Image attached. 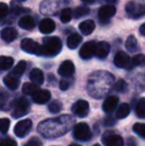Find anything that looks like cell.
Here are the masks:
<instances>
[{
    "label": "cell",
    "instance_id": "12",
    "mask_svg": "<svg viewBox=\"0 0 145 146\" xmlns=\"http://www.w3.org/2000/svg\"><path fill=\"white\" fill-rule=\"evenodd\" d=\"M110 51V46L107 42H99L95 43V55L99 59H105L107 57Z\"/></svg>",
    "mask_w": 145,
    "mask_h": 146
},
{
    "label": "cell",
    "instance_id": "8",
    "mask_svg": "<svg viewBox=\"0 0 145 146\" xmlns=\"http://www.w3.org/2000/svg\"><path fill=\"white\" fill-rule=\"evenodd\" d=\"M103 142L105 146H123V139L120 135L107 133L103 136Z\"/></svg>",
    "mask_w": 145,
    "mask_h": 146
},
{
    "label": "cell",
    "instance_id": "10",
    "mask_svg": "<svg viewBox=\"0 0 145 146\" xmlns=\"http://www.w3.org/2000/svg\"><path fill=\"white\" fill-rule=\"evenodd\" d=\"M40 45L36 42V41L32 40V39H23L21 42V49L26 53L29 54H38Z\"/></svg>",
    "mask_w": 145,
    "mask_h": 146
},
{
    "label": "cell",
    "instance_id": "35",
    "mask_svg": "<svg viewBox=\"0 0 145 146\" xmlns=\"http://www.w3.org/2000/svg\"><path fill=\"white\" fill-rule=\"evenodd\" d=\"M113 88L116 90V92H125L126 88H127V85H126V83L123 81V80H119V81L114 85Z\"/></svg>",
    "mask_w": 145,
    "mask_h": 146
},
{
    "label": "cell",
    "instance_id": "21",
    "mask_svg": "<svg viewBox=\"0 0 145 146\" xmlns=\"http://www.w3.org/2000/svg\"><path fill=\"white\" fill-rule=\"evenodd\" d=\"M81 41H83V38H81V35L77 34V33H73V34L70 35L68 37V39H67V46L69 47V49L73 50V49L79 47V45L81 43Z\"/></svg>",
    "mask_w": 145,
    "mask_h": 146
},
{
    "label": "cell",
    "instance_id": "28",
    "mask_svg": "<svg viewBox=\"0 0 145 146\" xmlns=\"http://www.w3.org/2000/svg\"><path fill=\"white\" fill-rule=\"evenodd\" d=\"M61 21L63 23H69L73 19V11L70 8H64L61 12Z\"/></svg>",
    "mask_w": 145,
    "mask_h": 146
},
{
    "label": "cell",
    "instance_id": "38",
    "mask_svg": "<svg viewBox=\"0 0 145 146\" xmlns=\"http://www.w3.org/2000/svg\"><path fill=\"white\" fill-rule=\"evenodd\" d=\"M11 10L14 14H20L21 12L25 11V8L21 7V6H19L18 4H15V2L13 1L11 4Z\"/></svg>",
    "mask_w": 145,
    "mask_h": 146
},
{
    "label": "cell",
    "instance_id": "15",
    "mask_svg": "<svg viewBox=\"0 0 145 146\" xmlns=\"http://www.w3.org/2000/svg\"><path fill=\"white\" fill-rule=\"evenodd\" d=\"M51 98V92L48 90H38L35 94H33V100L34 102L38 104H46L50 100Z\"/></svg>",
    "mask_w": 145,
    "mask_h": 146
},
{
    "label": "cell",
    "instance_id": "6",
    "mask_svg": "<svg viewBox=\"0 0 145 146\" xmlns=\"http://www.w3.org/2000/svg\"><path fill=\"white\" fill-rule=\"evenodd\" d=\"M89 102L83 100H77L72 106V111L77 117H85L87 115V113H89Z\"/></svg>",
    "mask_w": 145,
    "mask_h": 146
},
{
    "label": "cell",
    "instance_id": "16",
    "mask_svg": "<svg viewBox=\"0 0 145 146\" xmlns=\"http://www.w3.org/2000/svg\"><path fill=\"white\" fill-rule=\"evenodd\" d=\"M118 104V98L115 96H110L107 98H105V100L103 102V110L105 112L107 113H111L113 110H115L116 106Z\"/></svg>",
    "mask_w": 145,
    "mask_h": 146
},
{
    "label": "cell",
    "instance_id": "47",
    "mask_svg": "<svg viewBox=\"0 0 145 146\" xmlns=\"http://www.w3.org/2000/svg\"><path fill=\"white\" fill-rule=\"evenodd\" d=\"M17 1H19V2H24V1H26V0H17Z\"/></svg>",
    "mask_w": 145,
    "mask_h": 146
},
{
    "label": "cell",
    "instance_id": "40",
    "mask_svg": "<svg viewBox=\"0 0 145 146\" xmlns=\"http://www.w3.org/2000/svg\"><path fill=\"white\" fill-rule=\"evenodd\" d=\"M8 98V94H5V92H1L0 94V108H4L5 106V104L7 102Z\"/></svg>",
    "mask_w": 145,
    "mask_h": 146
},
{
    "label": "cell",
    "instance_id": "43",
    "mask_svg": "<svg viewBox=\"0 0 145 146\" xmlns=\"http://www.w3.org/2000/svg\"><path fill=\"white\" fill-rule=\"evenodd\" d=\"M139 31H140V34H141V36H145V24L144 23L140 26Z\"/></svg>",
    "mask_w": 145,
    "mask_h": 146
},
{
    "label": "cell",
    "instance_id": "13",
    "mask_svg": "<svg viewBox=\"0 0 145 146\" xmlns=\"http://www.w3.org/2000/svg\"><path fill=\"white\" fill-rule=\"evenodd\" d=\"M58 73L62 77H71L75 73V65L72 61L67 60L61 64L60 68L58 70Z\"/></svg>",
    "mask_w": 145,
    "mask_h": 146
},
{
    "label": "cell",
    "instance_id": "48",
    "mask_svg": "<svg viewBox=\"0 0 145 146\" xmlns=\"http://www.w3.org/2000/svg\"><path fill=\"white\" fill-rule=\"evenodd\" d=\"M93 146H101V145H99V144H95Z\"/></svg>",
    "mask_w": 145,
    "mask_h": 146
},
{
    "label": "cell",
    "instance_id": "26",
    "mask_svg": "<svg viewBox=\"0 0 145 146\" xmlns=\"http://www.w3.org/2000/svg\"><path fill=\"white\" fill-rule=\"evenodd\" d=\"M14 64V60L11 57H7V56H0V69L1 70H9L10 68L13 66Z\"/></svg>",
    "mask_w": 145,
    "mask_h": 146
},
{
    "label": "cell",
    "instance_id": "46",
    "mask_svg": "<svg viewBox=\"0 0 145 146\" xmlns=\"http://www.w3.org/2000/svg\"><path fill=\"white\" fill-rule=\"evenodd\" d=\"M69 146H81V145H79V144H71V145H69Z\"/></svg>",
    "mask_w": 145,
    "mask_h": 146
},
{
    "label": "cell",
    "instance_id": "25",
    "mask_svg": "<svg viewBox=\"0 0 145 146\" xmlns=\"http://www.w3.org/2000/svg\"><path fill=\"white\" fill-rule=\"evenodd\" d=\"M39 90V86L34 83H25L22 87V92L27 96H33Z\"/></svg>",
    "mask_w": 145,
    "mask_h": 146
},
{
    "label": "cell",
    "instance_id": "9",
    "mask_svg": "<svg viewBox=\"0 0 145 146\" xmlns=\"http://www.w3.org/2000/svg\"><path fill=\"white\" fill-rule=\"evenodd\" d=\"M95 41H89V42L85 43L81 46V50H79V56L83 60H89L95 55Z\"/></svg>",
    "mask_w": 145,
    "mask_h": 146
},
{
    "label": "cell",
    "instance_id": "2",
    "mask_svg": "<svg viewBox=\"0 0 145 146\" xmlns=\"http://www.w3.org/2000/svg\"><path fill=\"white\" fill-rule=\"evenodd\" d=\"M73 136L77 140L87 141L91 138L93 134H91V129H89V125L87 123L79 122L75 124V126L73 127Z\"/></svg>",
    "mask_w": 145,
    "mask_h": 146
},
{
    "label": "cell",
    "instance_id": "42",
    "mask_svg": "<svg viewBox=\"0 0 145 146\" xmlns=\"http://www.w3.org/2000/svg\"><path fill=\"white\" fill-rule=\"evenodd\" d=\"M127 146H136V142H135V140H134V138H132V137L128 138Z\"/></svg>",
    "mask_w": 145,
    "mask_h": 146
},
{
    "label": "cell",
    "instance_id": "5",
    "mask_svg": "<svg viewBox=\"0 0 145 146\" xmlns=\"http://www.w3.org/2000/svg\"><path fill=\"white\" fill-rule=\"evenodd\" d=\"M125 11L132 18H140L141 16L144 15L145 7L142 4L135 3V2H129V3L126 4Z\"/></svg>",
    "mask_w": 145,
    "mask_h": 146
},
{
    "label": "cell",
    "instance_id": "19",
    "mask_svg": "<svg viewBox=\"0 0 145 146\" xmlns=\"http://www.w3.org/2000/svg\"><path fill=\"white\" fill-rule=\"evenodd\" d=\"M3 82H4V85L8 88H10V90H16V88H18V87H19V85H20L19 78L15 77V76H13V75L5 76L3 79Z\"/></svg>",
    "mask_w": 145,
    "mask_h": 146
},
{
    "label": "cell",
    "instance_id": "34",
    "mask_svg": "<svg viewBox=\"0 0 145 146\" xmlns=\"http://www.w3.org/2000/svg\"><path fill=\"white\" fill-rule=\"evenodd\" d=\"M10 120L8 118H0V131L6 133L9 129Z\"/></svg>",
    "mask_w": 145,
    "mask_h": 146
},
{
    "label": "cell",
    "instance_id": "14",
    "mask_svg": "<svg viewBox=\"0 0 145 146\" xmlns=\"http://www.w3.org/2000/svg\"><path fill=\"white\" fill-rule=\"evenodd\" d=\"M0 37L6 43H10V42H13L18 37V32L13 27H5L0 32Z\"/></svg>",
    "mask_w": 145,
    "mask_h": 146
},
{
    "label": "cell",
    "instance_id": "18",
    "mask_svg": "<svg viewBox=\"0 0 145 146\" xmlns=\"http://www.w3.org/2000/svg\"><path fill=\"white\" fill-rule=\"evenodd\" d=\"M79 29L83 33V35L87 36V35L91 34L95 29V23L93 20H85L83 21L79 26Z\"/></svg>",
    "mask_w": 145,
    "mask_h": 146
},
{
    "label": "cell",
    "instance_id": "31",
    "mask_svg": "<svg viewBox=\"0 0 145 146\" xmlns=\"http://www.w3.org/2000/svg\"><path fill=\"white\" fill-rule=\"evenodd\" d=\"M133 131L136 133V134L139 135L141 138H145V125L144 123H140V122H137L133 125L132 127Z\"/></svg>",
    "mask_w": 145,
    "mask_h": 146
},
{
    "label": "cell",
    "instance_id": "44",
    "mask_svg": "<svg viewBox=\"0 0 145 146\" xmlns=\"http://www.w3.org/2000/svg\"><path fill=\"white\" fill-rule=\"evenodd\" d=\"M83 2H85V3H89V4H91V3H93V2L95 1V0H83Z\"/></svg>",
    "mask_w": 145,
    "mask_h": 146
},
{
    "label": "cell",
    "instance_id": "45",
    "mask_svg": "<svg viewBox=\"0 0 145 146\" xmlns=\"http://www.w3.org/2000/svg\"><path fill=\"white\" fill-rule=\"evenodd\" d=\"M107 1L111 2V3H112V2H114V3H115V2H117V0H107Z\"/></svg>",
    "mask_w": 145,
    "mask_h": 146
},
{
    "label": "cell",
    "instance_id": "36",
    "mask_svg": "<svg viewBox=\"0 0 145 146\" xmlns=\"http://www.w3.org/2000/svg\"><path fill=\"white\" fill-rule=\"evenodd\" d=\"M8 12H9V8H8L7 4L0 2V19L5 17L8 14Z\"/></svg>",
    "mask_w": 145,
    "mask_h": 146
},
{
    "label": "cell",
    "instance_id": "27",
    "mask_svg": "<svg viewBox=\"0 0 145 146\" xmlns=\"http://www.w3.org/2000/svg\"><path fill=\"white\" fill-rule=\"evenodd\" d=\"M26 66H27V64H26L25 61H20L19 63L14 67V69L12 70L11 75L19 78L20 76H22L24 74V72H25V70H26Z\"/></svg>",
    "mask_w": 145,
    "mask_h": 146
},
{
    "label": "cell",
    "instance_id": "3",
    "mask_svg": "<svg viewBox=\"0 0 145 146\" xmlns=\"http://www.w3.org/2000/svg\"><path fill=\"white\" fill-rule=\"evenodd\" d=\"M30 110V104L25 98H20L14 104V110L12 111V116L14 118H19L27 114Z\"/></svg>",
    "mask_w": 145,
    "mask_h": 146
},
{
    "label": "cell",
    "instance_id": "32",
    "mask_svg": "<svg viewBox=\"0 0 145 146\" xmlns=\"http://www.w3.org/2000/svg\"><path fill=\"white\" fill-rule=\"evenodd\" d=\"M62 108H63V106L60 102L54 100V102H51L50 106H49V110H50V112H52V113H58V112L62 110Z\"/></svg>",
    "mask_w": 145,
    "mask_h": 146
},
{
    "label": "cell",
    "instance_id": "4",
    "mask_svg": "<svg viewBox=\"0 0 145 146\" xmlns=\"http://www.w3.org/2000/svg\"><path fill=\"white\" fill-rule=\"evenodd\" d=\"M31 128L32 121L30 119H23V120H20L16 123L15 127H14V133H15L16 136L22 138V137L26 136L29 133Z\"/></svg>",
    "mask_w": 145,
    "mask_h": 146
},
{
    "label": "cell",
    "instance_id": "41",
    "mask_svg": "<svg viewBox=\"0 0 145 146\" xmlns=\"http://www.w3.org/2000/svg\"><path fill=\"white\" fill-rule=\"evenodd\" d=\"M69 87H70V85H69V83L67 81H64V80H62V81L60 82V88L62 90H68Z\"/></svg>",
    "mask_w": 145,
    "mask_h": 146
},
{
    "label": "cell",
    "instance_id": "37",
    "mask_svg": "<svg viewBox=\"0 0 145 146\" xmlns=\"http://www.w3.org/2000/svg\"><path fill=\"white\" fill-rule=\"evenodd\" d=\"M24 146H42V141L38 137H32Z\"/></svg>",
    "mask_w": 145,
    "mask_h": 146
},
{
    "label": "cell",
    "instance_id": "24",
    "mask_svg": "<svg viewBox=\"0 0 145 146\" xmlns=\"http://www.w3.org/2000/svg\"><path fill=\"white\" fill-rule=\"evenodd\" d=\"M125 47L130 53H135L139 50V44L134 36H129L127 38V41L125 43Z\"/></svg>",
    "mask_w": 145,
    "mask_h": 146
},
{
    "label": "cell",
    "instance_id": "17",
    "mask_svg": "<svg viewBox=\"0 0 145 146\" xmlns=\"http://www.w3.org/2000/svg\"><path fill=\"white\" fill-rule=\"evenodd\" d=\"M56 29V24L50 18H45L42 21L40 22V25H39V30L41 31L44 34H50L53 33Z\"/></svg>",
    "mask_w": 145,
    "mask_h": 146
},
{
    "label": "cell",
    "instance_id": "30",
    "mask_svg": "<svg viewBox=\"0 0 145 146\" xmlns=\"http://www.w3.org/2000/svg\"><path fill=\"white\" fill-rule=\"evenodd\" d=\"M136 114L140 118H144L145 116V100L141 98L137 104H136Z\"/></svg>",
    "mask_w": 145,
    "mask_h": 146
},
{
    "label": "cell",
    "instance_id": "1",
    "mask_svg": "<svg viewBox=\"0 0 145 146\" xmlns=\"http://www.w3.org/2000/svg\"><path fill=\"white\" fill-rule=\"evenodd\" d=\"M62 50V42L58 37H45L43 39V45L40 46L38 56L55 57Z\"/></svg>",
    "mask_w": 145,
    "mask_h": 146
},
{
    "label": "cell",
    "instance_id": "20",
    "mask_svg": "<svg viewBox=\"0 0 145 146\" xmlns=\"http://www.w3.org/2000/svg\"><path fill=\"white\" fill-rule=\"evenodd\" d=\"M29 78L32 81V83L40 86L44 83V74L40 69H33L29 74Z\"/></svg>",
    "mask_w": 145,
    "mask_h": 146
},
{
    "label": "cell",
    "instance_id": "11",
    "mask_svg": "<svg viewBox=\"0 0 145 146\" xmlns=\"http://www.w3.org/2000/svg\"><path fill=\"white\" fill-rule=\"evenodd\" d=\"M115 12L116 9L113 5H103L99 10V17L101 22H107Z\"/></svg>",
    "mask_w": 145,
    "mask_h": 146
},
{
    "label": "cell",
    "instance_id": "39",
    "mask_svg": "<svg viewBox=\"0 0 145 146\" xmlns=\"http://www.w3.org/2000/svg\"><path fill=\"white\" fill-rule=\"evenodd\" d=\"M0 146H17V143L13 139L5 138L0 140Z\"/></svg>",
    "mask_w": 145,
    "mask_h": 146
},
{
    "label": "cell",
    "instance_id": "23",
    "mask_svg": "<svg viewBox=\"0 0 145 146\" xmlns=\"http://www.w3.org/2000/svg\"><path fill=\"white\" fill-rule=\"evenodd\" d=\"M130 113V106L128 104H121L118 108L116 110L115 117L118 119L120 118H125L128 114Z\"/></svg>",
    "mask_w": 145,
    "mask_h": 146
},
{
    "label": "cell",
    "instance_id": "29",
    "mask_svg": "<svg viewBox=\"0 0 145 146\" xmlns=\"http://www.w3.org/2000/svg\"><path fill=\"white\" fill-rule=\"evenodd\" d=\"M89 13V9L87 7H85V6H79L75 9V11L73 12V15L75 18H79L83 17V16H85Z\"/></svg>",
    "mask_w": 145,
    "mask_h": 146
},
{
    "label": "cell",
    "instance_id": "22",
    "mask_svg": "<svg viewBox=\"0 0 145 146\" xmlns=\"http://www.w3.org/2000/svg\"><path fill=\"white\" fill-rule=\"evenodd\" d=\"M18 24L24 30H32L35 28V20L31 16H23L20 18Z\"/></svg>",
    "mask_w": 145,
    "mask_h": 146
},
{
    "label": "cell",
    "instance_id": "7",
    "mask_svg": "<svg viewBox=\"0 0 145 146\" xmlns=\"http://www.w3.org/2000/svg\"><path fill=\"white\" fill-rule=\"evenodd\" d=\"M113 62L116 67L122 68V69H128L130 67V65H131L129 56L123 51H119V52L116 53Z\"/></svg>",
    "mask_w": 145,
    "mask_h": 146
},
{
    "label": "cell",
    "instance_id": "33",
    "mask_svg": "<svg viewBox=\"0 0 145 146\" xmlns=\"http://www.w3.org/2000/svg\"><path fill=\"white\" fill-rule=\"evenodd\" d=\"M144 55L143 54H137L136 56H134L133 58L130 60V63L132 66H142L144 64Z\"/></svg>",
    "mask_w": 145,
    "mask_h": 146
}]
</instances>
